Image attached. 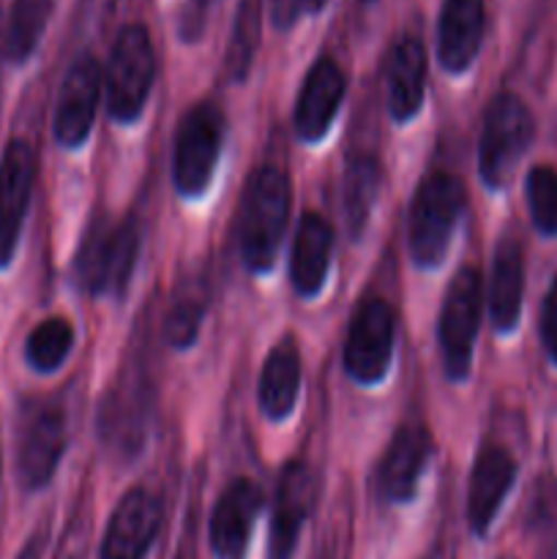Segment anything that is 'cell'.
I'll list each match as a JSON object with an SVG mask.
<instances>
[{
    "label": "cell",
    "instance_id": "obj_5",
    "mask_svg": "<svg viewBox=\"0 0 557 559\" xmlns=\"http://www.w3.org/2000/svg\"><path fill=\"white\" fill-rule=\"evenodd\" d=\"M535 134V123L524 102L513 93H500L484 112L478 140V173L489 189H502L513 178Z\"/></svg>",
    "mask_w": 557,
    "mask_h": 559
},
{
    "label": "cell",
    "instance_id": "obj_4",
    "mask_svg": "<svg viewBox=\"0 0 557 559\" xmlns=\"http://www.w3.org/2000/svg\"><path fill=\"white\" fill-rule=\"evenodd\" d=\"M156 80V52L145 25H126L104 71L107 112L118 123H134Z\"/></svg>",
    "mask_w": 557,
    "mask_h": 559
},
{
    "label": "cell",
    "instance_id": "obj_19",
    "mask_svg": "<svg viewBox=\"0 0 557 559\" xmlns=\"http://www.w3.org/2000/svg\"><path fill=\"white\" fill-rule=\"evenodd\" d=\"M426 98V49L418 38L404 36L388 52L386 104L396 123H407L420 112Z\"/></svg>",
    "mask_w": 557,
    "mask_h": 559
},
{
    "label": "cell",
    "instance_id": "obj_16",
    "mask_svg": "<svg viewBox=\"0 0 557 559\" xmlns=\"http://www.w3.org/2000/svg\"><path fill=\"white\" fill-rule=\"evenodd\" d=\"M347 82L333 58L322 55L306 74L295 102V131L304 142H320L339 112Z\"/></svg>",
    "mask_w": 557,
    "mask_h": 559
},
{
    "label": "cell",
    "instance_id": "obj_35",
    "mask_svg": "<svg viewBox=\"0 0 557 559\" xmlns=\"http://www.w3.org/2000/svg\"><path fill=\"white\" fill-rule=\"evenodd\" d=\"M366 3H371V0H366Z\"/></svg>",
    "mask_w": 557,
    "mask_h": 559
},
{
    "label": "cell",
    "instance_id": "obj_7",
    "mask_svg": "<svg viewBox=\"0 0 557 559\" xmlns=\"http://www.w3.org/2000/svg\"><path fill=\"white\" fill-rule=\"evenodd\" d=\"M224 112L211 102H200L183 115L175 134L173 180L183 197H200L216 173L218 153H222Z\"/></svg>",
    "mask_w": 557,
    "mask_h": 559
},
{
    "label": "cell",
    "instance_id": "obj_28",
    "mask_svg": "<svg viewBox=\"0 0 557 559\" xmlns=\"http://www.w3.org/2000/svg\"><path fill=\"white\" fill-rule=\"evenodd\" d=\"M530 538L538 546L541 557L557 559V484L546 475L535 484L528 513Z\"/></svg>",
    "mask_w": 557,
    "mask_h": 559
},
{
    "label": "cell",
    "instance_id": "obj_23",
    "mask_svg": "<svg viewBox=\"0 0 557 559\" xmlns=\"http://www.w3.org/2000/svg\"><path fill=\"white\" fill-rule=\"evenodd\" d=\"M382 164L371 153H355L347 158L342 175V211L344 224H347L349 238L358 240L369 227L371 211L382 191Z\"/></svg>",
    "mask_w": 557,
    "mask_h": 559
},
{
    "label": "cell",
    "instance_id": "obj_10",
    "mask_svg": "<svg viewBox=\"0 0 557 559\" xmlns=\"http://www.w3.org/2000/svg\"><path fill=\"white\" fill-rule=\"evenodd\" d=\"M36 153L31 142L11 140L0 158V271L11 265L36 186Z\"/></svg>",
    "mask_w": 557,
    "mask_h": 559
},
{
    "label": "cell",
    "instance_id": "obj_3",
    "mask_svg": "<svg viewBox=\"0 0 557 559\" xmlns=\"http://www.w3.org/2000/svg\"><path fill=\"white\" fill-rule=\"evenodd\" d=\"M140 257V224L131 216L120 222H96L87 227L74 260L76 282L91 295H120L129 289Z\"/></svg>",
    "mask_w": 557,
    "mask_h": 559
},
{
    "label": "cell",
    "instance_id": "obj_13",
    "mask_svg": "<svg viewBox=\"0 0 557 559\" xmlns=\"http://www.w3.org/2000/svg\"><path fill=\"white\" fill-rule=\"evenodd\" d=\"M102 66L93 55H82L71 63L55 107V140L63 147H80L91 136L98 98H102Z\"/></svg>",
    "mask_w": 557,
    "mask_h": 559
},
{
    "label": "cell",
    "instance_id": "obj_8",
    "mask_svg": "<svg viewBox=\"0 0 557 559\" xmlns=\"http://www.w3.org/2000/svg\"><path fill=\"white\" fill-rule=\"evenodd\" d=\"M481 309H484V278L475 267H462L448 284L440 311V347L448 380L462 382L470 377Z\"/></svg>",
    "mask_w": 557,
    "mask_h": 559
},
{
    "label": "cell",
    "instance_id": "obj_15",
    "mask_svg": "<svg viewBox=\"0 0 557 559\" xmlns=\"http://www.w3.org/2000/svg\"><path fill=\"white\" fill-rule=\"evenodd\" d=\"M262 508V495L251 480H233L218 497L211 513L208 544L216 559H246L251 546V530Z\"/></svg>",
    "mask_w": 557,
    "mask_h": 559
},
{
    "label": "cell",
    "instance_id": "obj_29",
    "mask_svg": "<svg viewBox=\"0 0 557 559\" xmlns=\"http://www.w3.org/2000/svg\"><path fill=\"white\" fill-rule=\"evenodd\" d=\"M528 205L535 229L541 235H557V173L546 164L530 169L528 175Z\"/></svg>",
    "mask_w": 557,
    "mask_h": 559
},
{
    "label": "cell",
    "instance_id": "obj_24",
    "mask_svg": "<svg viewBox=\"0 0 557 559\" xmlns=\"http://www.w3.org/2000/svg\"><path fill=\"white\" fill-rule=\"evenodd\" d=\"M208 311V287L202 278H186L178 284V289L169 298L167 317H164V333L173 349L194 347L200 336L202 320Z\"/></svg>",
    "mask_w": 557,
    "mask_h": 559
},
{
    "label": "cell",
    "instance_id": "obj_22",
    "mask_svg": "<svg viewBox=\"0 0 557 559\" xmlns=\"http://www.w3.org/2000/svg\"><path fill=\"white\" fill-rule=\"evenodd\" d=\"M300 377L304 374H300L298 347H295L293 336H284L268 353L260 371V385H257L260 409L268 418L282 420L293 413L295 402H298Z\"/></svg>",
    "mask_w": 557,
    "mask_h": 559
},
{
    "label": "cell",
    "instance_id": "obj_17",
    "mask_svg": "<svg viewBox=\"0 0 557 559\" xmlns=\"http://www.w3.org/2000/svg\"><path fill=\"white\" fill-rule=\"evenodd\" d=\"M517 478V462L502 445L481 448L467 489V522L473 535L484 538Z\"/></svg>",
    "mask_w": 557,
    "mask_h": 559
},
{
    "label": "cell",
    "instance_id": "obj_33",
    "mask_svg": "<svg viewBox=\"0 0 557 559\" xmlns=\"http://www.w3.org/2000/svg\"><path fill=\"white\" fill-rule=\"evenodd\" d=\"M208 3H211V0H194V3L189 5V14H194V31H200L202 14H205V5Z\"/></svg>",
    "mask_w": 557,
    "mask_h": 559
},
{
    "label": "cell",
    "instance_id": "obj_26",
    "mask_svg": "<svg viewBox=\"0 0 557 559\" xmlns=\"http://www.w3.org/2000/svg\"><path fill=\"white\" fill-rule=\"evenodd\" d=\"M52 0H14L5 27V55L11 63H25L36 52L44 31H47Z\"/></svg>",
    "mask_w": 557,
    "mask_h": 559
},
{
    "label": "cell",
    "instance_id": "obj_25",
    "mask_svg": "<svg viewBox=\"0 0 557 559\" xmlns=\"http://www.w3.org/2000/svg\"><path fill=\"white\" fill-rule=\"evenodd\" d=\"M260 33H262V0H238V11H235L233 33H229V44H227V55H224L227 76L233 82H244L246 76H249L257 47H260Z\"/></svg>",
    "mask_w": 557,
    "mask_h": 559
},
{
    "label": "cell",
    "instance_id": "obj_20",
    "mask_svg": "<svg viewBox=\"0 0 557 559\" xmlns=\"http://www.w3.org/2000/svg\"><path fill=\"white\" fill-rule=\"evenodd\" d=\"M333 257V227L320 213H306L295 229L289 278L300 298H315L325 287Z\"/></svg>",
    "mask_w": 557,
    "mask_h": 559
},
{
    "label": "cell",
    "instance_id": "obj_11",
    "mask_svg": "<svg viewBox=\"0 0 557 559\" xmlns=\"http://www.w3.org/2000/svg\"><path fill=\"white\" fill-rule=\"evenodd\" d=\"M317 500V475L300 459H293L282 467L273 497L271 535H268V557L289 559L295 555L304 524Z\"/></svg>",
    "mask_w": 557,
    "mask_h": 559
},
{
    "label": "cell",
    "instance_id": "obj_18",
    "mask_svg": "<svg viewBox=\"0 0 557 559\" xmlns=\"http://www.w3.org/2000/svg\"><path fill=\"white\" fill-rule=\"evenodd\" d=\"M484 0H446L437 22V60L451 74H462L478 58L484 41Z\"/></svg>",
    "mask_w": 557,
    "mask_h": 559
},
{
    "label": "cell",
    "instance_id": "obj_2",
    "mask_svg": "<svg viewBox=\"0 0 557 559\" xmlns=\"http://www.w3.org/2000/svg\"><path fill=\"white\" fill-rule=\"evenodd\" d=\"M467 205L462 178L451 173H429L420 180L407 213V251L415 267H440Z\"/></svg>",
    "mask_w": 557,
    "mask_h": 559
},
{
    "label": "cell",
    "instance_id": "obj_14",
    "mask_svg": "<svg viewBox=\"0 0 557 559\" xmlns=\"http://www.w3.org/2000/svg\"><path fill=\"white\" fill-rule=\"evenodd\" d=\"M431 456V435L424 424H404L386 448L377 469V491L382 500L404 506L415 497Z\"/></svg>",
    "mask_w": 557,
    "mask_h": 559
},
{
    "label": "cell",
    "instance_id": "obj_36",
    "mask_svg": "<svg viewBox=\"0 0 557 559\" xmlns=\"http://www.w3.org/2000/svg\"><path fill=\"white\" fill-rule=\"evenodd\" d=\"M63 559H71V557H63Z\"/></svg>",
    "mask_w": 557,
    "mask_h": 559
},
{
    "label": "cell",
    "instance_id": "obj_34",
    "mask_svg": "<svg viewBox=\"0 0 557 559\" xmlns=\"http://www.w3.org/2000/svg\"><path fill=\"white\" fill-rule=\"evenodd\" d=\"M328 0H304V9H309V11H320L322 5H325Z\"/></svg>",
    "mask_w": 557,
    "mask_h": 559
},
{
    "label": "cell",
    "instance_id": "obj_21",
    "mask_svg": "<svg viewBox=\"0 0 557 559\" xmlns=\"http://www.w3.org/2000/svg\"><path fill=\"white\" fill-rule=\"evenodd\" d=\"M524 298V257L522 246L506 238L495 249L489 278V317L497 333H511L522 314Z\"/></svg>",
    "mask_w": 557,
    "mask_h": 559
},
{
    "label": "cell",
    "instance_id": "obj_27",
    "mask_svg": "<svg viewBox=\"0 0 557 559\" xmlns=\"http://www.w3.org/2000/svg\"><path fill=\"white\" fill-rule=\"evenodd\" d=\"M74 347V328L63 317H47L31 331L25 342V360L31 369L49 374L58 371Z\"/></svg>",
    "mask_w": 557,
    "mask_h": 559
},
{
    "label": "cell",
    "instance_id": "obj_32",
    "mask_svg": "<svg viewBox=\"0 0 557 559\" xmlns=\"http://www.w3.org/2000/svg\"><path fill=\"white\" fill-rule=\"evenodd\" d=\"M44 549H47V530H36V533L27 538V544L22 546L16 559H42Z\"/></svg>",
    "mask_w": 557,
    "mask_h": 559
},
{
    "label": "cell",
    "instance_id": "obj_12",
    "mask_svg": "<svg viewBox=\"0 0 557 559\" xmlns=\"http://www.w3.org/2000/svg\"><path fill=\"white\" fill-rule=\"evenodd\" d=\"M162 527V506L142 486L126 491L109 516L98 559H145Z\"/></svg>",
    "mask_w": 557,
    "mask_h": 559
},
{
    "label": "cell",
    "instance_id": "obj_9",
    "mask_svg": "<svg viewBox=\"0 0 557 559\" xmlns=\"http://www.w3.org/2000/svg\"><path fill=\"white\" fill-rule=\"evenodd\" d=\"M66 442L69 431H66L63 407L42 402L22 413L20 440H16V475L22 489L38 491L52 480L66 453Z\"/></svg>",
    "mask_w": 557,
    "mask_h": 559
},
{
    "label": "cell",
    "instance_id": "obj_6",
    "mask_svg": "<svg viewBox=\"0 0 557 559\" xmlns=\"http://www.w3.org/2000/svg\"><path fill=\"white\" fill-rule=\"evenodd\" d=\"M396 342V311L380 295H369L358 304L344 338V371L358 385H377L386 380Z\"/></svg>",
    "mask_w": 557,
    "mask_h": 559
},
{
    "label": "cell",
    "instance_id": "obj_31",
    "mask_svg": "<svg viewBox=\"0 0 557 559\" xmlns=\"http://www.w3.org/2000/svg\"><path fill=\"white\" fill-rule=\"evenodd\" d=\"M271 9H273V22L278 27H293L295 20H298L300 9H304V0H271Z\"/></svg>",
    "mask_w": 557,
    "mask_h": 559
},
{
    "label": "cell",
    "instance_id": "obj_30",
    "mask_svg": "<svg viewBox=\"0 0 557 559\" xmlns=\"http://www.w3.org/2000/svg\"><path fill=\"white\" fill-rule=\"evenodd\" d=\"M541 338H544L546 355L557 364V278L546 295L544 314H541Z\"/></svg>",
    "mask_w": 557,
    "mask_h": 559
},
{
    "label": "cell",
    "instance_id": "obj_1",
    "mask_svg": "<svg viewBox=\"0 0 557 559\" xmlns=\"http://www.w3.org/2000/svg\"><path fill=\"white\" fill-rule=\"evenodd\" d=\"M293 205V183L284 169L265 164L254 169L238 205V249L251 273H268L282 249Z\"/></svg>",
    "mask_w": 557,
    "mask_h": 559
}]
</instances>
